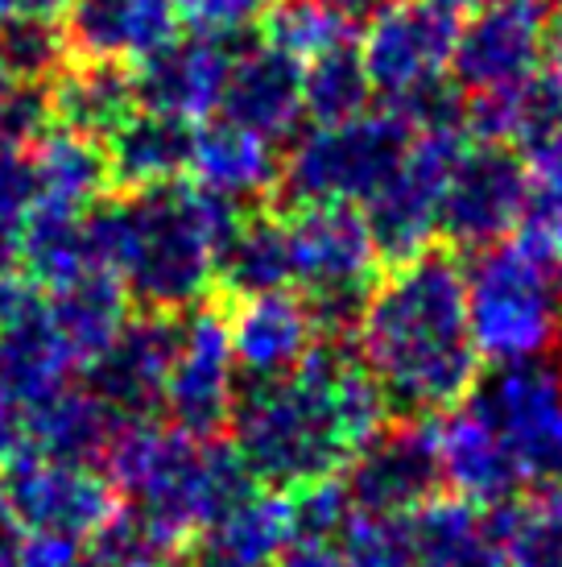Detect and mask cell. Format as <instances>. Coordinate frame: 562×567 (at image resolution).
Listing matches in <instances>:
<instances>
[{
	"label": "cell",
	"mask_w": 562,
	"mask_h": 567,
	"mask_svg": "<svg viewBox=\"0 0 562 567\" xmlns=\"http://www.w3.org/2000/svg\"><path fill=\"white\" fill-rule=\"evenodd\" d=\"M385 398L373 373L347 344L319 340L306 361L269 381H249L236 394L232 447L252 481L298 493L347 468L385 426Z\"/></svg>",
	"instance_id": "cell-1"
},
{
	"label": "cell",
	"mask_w": 562,
	"mask_h": 567,
	"mask_svg": "<svg viewBox=\"0 0 562 567\" xmlns=\"http://www.w3.org/2000/svg\"><path fill=\"white\" fill-rule=\"evenodd\" d=\"M360 361L402 419L447 414L476 390L468 274L455 249H422L376 278L356 328Z\"/></svg>",
	"instance_id": "cell-2"
},
{
	"label": "cell",
	"mask_w": 562,
	"mask_h": 567,
	"mask_svg": "<svg viewBox=\"0 0 562 567\" xmlns=\"http://www.w3.org/2000/svg\"><path fill=\"white\" fill-rule=\"evenodd\" d=\"M116 212V278L140 311L178 316L216 286L219 252L244 212L199 183L133 190Z\"/></svg>",
	"instance_id": "cell-3"
},
{
	"label": "cell",
	"mask_w": 562,
	"mask_h": 567,
	"mask_svg": "<svg viewBox=\"0 0 562 567\" xmlns=\"http://www.w3.org/2000/svg\"><path fill=\"white\" fill-rule=\"evenodd\" d=\"M104 473L112 488L157 514L183 538L199 535L257 488L232 443L195 440L174 423L162 426L154 419H125L116 426Z\"/></svg>",
	"instance_id": "cell-4"
},
{
	"label": "cell",
	"mask_w": 562,
	"mask_h": 567,
	"mask_svg": "<svg viewBox=\"0 0 562 567\" xmlns=\"http://www.w3.org/2000/svg\"><path fill=\"white\" fill-rule=\"evenodd\" d=\"M414 137V125L397 109L314 125L281 162L278 195L294 207H364L406 162Z\"/></svg>",
	"instance_id": "cell-5"
},
{
	"label": "cell",
	"mask_w": 562,
	"mask_h": 567,
	"mask_svg": "<svg viewBox=\"0 0 562 567\" xmlns=\"http://www.w3.org/2000/svg\"><path fill=\"white\" fill-rule=\"evenodd\" d=\"M285 233L294 282L302 286L319 340L347 344V336H356L360 328L364 299L381 266V249L364 212L347 204L298 207V216L285 220Z\"/></svg>",
	"instance_id": "cell-6"
},
{
	"label": "cell",
	"mask_w": 562,
	"mask_h": 567,
	"mask_svg": "<svg viewBox=\"0 0 562 567\" xmlns=\"http://www.w3.org/2000/svg\"><path fill=\"white\" fill-rule=\"evenodd\" d=\"M554 266L521 245H492L476 252L468 274V328L476 352L497 364L542 361L562 340Z\"/></svg>",
	"instance_id": "cell-7"
},
{
	"label": "cell",
	"mask_w": 562,
	"mask_h": 567,
	"mask_svg": "<svg viewBox=\"0 0 562 567\" xmlns=\"http://www.w3.org/2000/svg\"><path fill=\"white\" fill-rule=\"evenodd\" d=\"M468 402L497 426L521 481L562 488V373L550 361L497 364Z\"/></svg>",
	"instance_id": "cell-8"
},
{
	"label": "cell",
	"mask_w": 562,
	"mask_h": 567,
	"mask_svg": "<svg viewBox=\"0 0 562 567\" xmlns=\"http://www.w3.org/2000/svg\"><path fill=\"white\" fill-rule=\"evenodd\" d=\"M468 142L464 128H422L397 174L364 204V220L389 266L430 249V240L438 237L447 178Z\"/></svg>",
	"instance_id": "cell-9"
},
{
	"label": "cell",
	"mask_w": 562,
	"mask_h": 567,
	"mask_svg": "<svg viewBox=\"0 0 562 567\" xmlns=\"http://www.w3.org/2000/svg\"><path fill=\"white\" fill-rule=\"evenodd\" d=\"M443 456H438L435 419H402L381 426L373 440L347 460L344 488L360 514L373 518H409L443 493Z\"/></svg>",
	"instance_id": "cell-10"
},
{
	"label": "cell",
	"mask_w": 562,
	"mask_h": 567,
	"mask_svg": "<svg viewBox=\"0 0 562 567\" xmlns=\"http://www.w3.org/2000/svg\"><path fill=\"white\" fill-rule=\"evenodd\" d=\"M236 352L228 316L219 307H199L178 323L170 378L162 406L170 410V423L195 440H216L232 423L236 410Z\"/></svg>",
	"instance_id": "cell-11"
},
{
	"label": "cell",
	"mask_w": 562,
	"mask_h": 567,
	"mask_svg": "<svg viewBox=\"0 0 562 567\" xmlns=\"http://www.w3.org/2000/svg\"><path fill=\"white\" fill-rule=\"evenodd\" d=\"M530 199V174L513 145H468L443 195L438 233L451 249H492L509 237Z\"/></svg>",
	"instance_id": "cell-12"
},
{
	"label": "cell",
	"mask_w": 562,
	"mask_h": 567,
	"mask_svg": "<svg viewBox=\"0 0 562 567\" xmlns=\"http://www.w3.org/2000/svg\"><path fill=\"white\" fill-rule=\"evenodd\" d=\"M0 505L25 535H63L87 543L116 502L108 476L87 464L25 452L0 473Z\"/></svg>",
	"instance_id": "cell-13"
},
{
	"label": "cell",
	"mask_w": 562,
	"mask_h": 567,
	"mask_svg": "<svg viewBox=\"0 0 562 567\" xmlns=\"http://www.w3.org/2000/svg\"><path fill=\"white\" fill-rule=\"evenodd\" d=\"M455 38H459V17L443 13L430 0H397L376 17L360 42L373 92L397 104L430 83L447 80Z\"/></svg>",
	"instance_id": "cell-14"
},
{
	"label": "cell",
	"mask_w": 562,
	"mask_h": 567,
	"mask_svg": "<svg viewBox=\"0 0 562 567\" xmlns=\"http://www.w3.org/2000/svg\"><path fill=\"white\" fill-rule=\"evenodd\" d=\"M542 0H492L459 25L451 75L464 95L500 92L542 71Z\"/></svg>",
	"instance_id": "cell-15"
},
{
	"label": "cell",
	"mask_w": 562,
	"mask_h": 567,
	"mask_svg": "<svg viewBox=\"0 0 562 567\" xmlns=\"http://www.w3.org/2000/svg\"><path fill=\"white\" fill-rule=\"evenodd\" d=\"M174 348H178V319L140 311L137 319H125L112 344L83 369L87 373L83 385L95 398H104L121 419H149L166 394Z\"/></svg>",
	"instance_id": "cell-16"
},
{
	"label": "cell",
	"mask_w": 562,
	"mask_h": 567,
	"mask_svg": "<svg viewBox=\"0 0 562 567\" xmlns=\"http://www.w3.org/2000/svg\"><path fill=\"white\" fill-rule=\"evenodd\" d=\"M63 42L83 63L137 66L154 50L178 38V0H66Z\"/></svg>",
	"instance_id": "cell-17"
},
{
	"label": "cell",
	"mask_w": 562,
	"mask_h": 567,
	"mask_svg": "<svg viewBox=\"0 0 562 567\" xmlns=\"http://www.w3.org/2000/svg\"><path fill=\"white\" fill-rule=\"evenodd\" d=\"M83 369L63 331L50 316L46 299L33 286L0 316V398L21 410H33L75 381Z\"/></svg>",
	"instance_id": "cell-18"
},
{
	"label": "cell",
	"mask_w": 562,
	"mask_h": 567,
	"mask_svg": "<svg viewBox=\"0 0 562 567\" xmlns=\"http://www.w3.org/2000/svg\"><path fill=\"white\" fill-rule=\"evenodd\" d=\"M228 71H232V50L207 42V38H195V33H178L174 42H166L133 66L137 104L162 112V116L204 125L219 112Z\"/></svg>",
	"instance_id": "cell-19"
},
{
	"label": "cell",
	"mask_w": 562,
	"mask_h": 567,
	"mask_svg": "<svg viewBox=\"0 0 562 567\" xmlns=\"http://www.w3.org/2000/svg\"><path fill=\"white\" fill-rule=\"evenodd\" d=\"M223 121L244 125L269 142H281L306 116L302 104V63L285 50L257 42V47L232 54V71L219 95Z\"/></svg>",
	"instance_id": "cell-20"
},
{
	"label": "cell",
	"mask_w": 562,
	"mask_h": 567,
	"mask_svg": "<svg viewBox=\"0 0 562 567\" xmlns=\"http://www.w3.org/2000/svg\"><path fill=\"white\" fill-rule=\"evenodd\" d=\"M438 431V456H443V481L459 502L468 505H500L517 497L525 485L517 473V460L509 456L497 426L488 423L468 398L451 406L435 423Z\"/></svg>",
	"instance_id": "cell-21"
},
{
	"label": "cell",
	"mask_w": 562,
	"mask_h": 567,
	"mask_svg": "<svg viewBox=\"0 0 562 567\" xmlns=\"http://www.w3.org/2000/svg\"><path fill=\"white\" fill-rule=\"evenodd\" d=\"M228 331H232L236 369L249 381H269L290 373L319 344L311 307H306V299H294L290 290L240 299L236 316H228Z\"/></svg>",
	"instance_id": "cell-22"
},
{
	"label": "cell",
	"mask_w": 562,
	"mask_h": 567,
	"mask_svg": "<svg viewBox=\"0 0 562 567\" xmlns=\"http://www.w3.org/2000/svg\"><path fill=\"white\" fill-rule=\"evenodd\" d=\"M190 174L195 183L228 204H261L266 195L278 190L281 158L273 142L232 121H204L195 125V145H190Z\"/></svg>",
	"instance_id": "cell-23"
},
{
	"label": "cell",
	"mask_w": 562,
	"mask_h": 567,
	"mask_svg": "<svg viewBox=\"0 0 562 567\" xmlns=\"http://www.w3.org/2000/svg\"><path fill=\"white\" fill-rule=\"evenodd\" d=\"M290 538V493L252 488L244 502H236L228 514L199 530V559L211 567H281Z\"/></svg>",
	"instance_id": "cell-24"
},
{
	"label": "cell",
	"mask_w": 562,
	"mask_h": 567,
	"mask_svg": "<svg viewBox=\"0 0 562 567\" xmlns=\"http://www.w3.org/2000/svg\"><path fill=\"white\" fill-rule=\"evenodd\" d=\"M125 423L116 410L95 398L87 385H63L59 394L25 410V431H30V452L33 456L66 460V464H104L108 443L116 426Z\"/></svg>",
	"instance_id": "cell-25"
},
{
	"label": "cell",
	"mask_w": 562,
	"mask_h": 567,
	"mask_svg": "<svg viewBox=\"0 0 562 567\" xmlns=\"http://www.w3.org/2000/svg\"><path fill=\"white\" fill-rule=\"evenodd\" d=\"M190 145H195L190 121L137 109L112 137H104L112 187L133 195V190L174 183L190 166Z\"/></svg>",
	"instance_id": "cell-26"
},
{
	"label": "cell",
	"mask_w": 562,
	"mask_h": 567,
	"mask_svg": "<svg viewBox=\"0 0 562 567\" xmlns=\"http://www.w3.org/2000/svg\"><path fill=\"white\" fill-rule=\"evenodd\" d=\"M46 87H50V109H54V125L83 133L92 142L112 137L140 109L133 66H121V63L66 59V66Z\"/></svg>",
	"instance_id": "cell-27"
},
{
	"label": "cell",
	"mask_w": 562,
	"mask_h": 567,
	"mask_svg": "<svg viewBox=\"0 0 562 567\" xmlns=\"http://www.w3.org/2000/svg\"><path fill=\"white\" fill-rule=\"evenodd\" d=\"M33 166V204L59 207V212H92L108 190V154L104 142H92L83 133L54 125L42 142L30 150Z\"/></svg>",
	"instance_id": "cell-28"
},
{
	"label": "cell",
	"mask_w": 562,
	"mask_h": 567,
	"mask_svg": "<svg viewBox=\"0 0 562 567\" xmlns=\"http://www.w3.org/2000/svg\"><path fill=\"white\" fill-rule=\"evenodd\" d=\"M414 543H409V518H373L352 514L347 526L331 535L294 538L281 567H409Z\"/></svg>",
	"instance_id": "cell-29"
},
{
	"label": "cell",
	"mask_w": 562,
	"mask_h": 567,
	"mask_svg": "<svg viewBox=\"0 0 562 567\" xmlns=\"http://www.w3.org/2000/svg\"><path fill=\"white\" fill-rule=\"evenodd\" d=\"M216 282L223 295L240 299H257V295H273L294 282V266H290V233L285 220L266 216V212H249L236 224L232 240L219 252Z\"/></svg>",
	"instance_id": "cell-30"
},
{
	"label": "cell",
	"mask_w": 562,
	"mask_h": 567,
	"mask_svg": "<svg viewBox=\"0 0 562 567\" xmlns=\"http://www.w3.org/2000/svg\"><path fill=\"white\" fill-rule=\"evenodd\" d=\"M409 567H504L500 547L485 526V514L468 502H430L409 514Z\"/></svg>",
	"instance_id": "cell-31"
},
{
	"label": "cell",
	"mask_w": 562,
	"mask_h": 567,
	"mask_svg": "<svg viewBox=\"0 0 562 567\" xmlns=\"http://www.w3.org/2000/svg\"><path fill=\"white\" fill-rule=\"evenodd\" d=\"M46 307L83 369L112 344V336L128 319L125 286L116 274H83L75 282L50 290Z\"/></svg>",
	"instance_id": "cell-32"
},
{
	"label": "cell",
	"mask_w": 562,
	"mask_h": 567,
	"mask_svg": "<svg viewBox=\"0 0 562 567\" xmlns=\"http://www.w3.org/2000/svg\"><path fill=\"white\" fill-rule=\"evenodd\" d=\"M485 526L504 567H562V493L538 488L530 497L488 505Z\"/></svg>",
	"instance_id": "cell-33"
},
{
	"label": "cell",
	"mask_w": 562,
	"mask_h": 567,
	"mask_svg": "<svg viewBox=\"0 0 562 567\" xmlns=\"http://www.w3.org/2000/svg\"><path fill=\"white\" fill-rule=\"evenodd\" d=\"M187 538L174 526L140 509V505H112V514L92 530L87 555L95 567H166Z\"/></svg>",
	"instance_id": "cell-34"
},
{
	"label": "cell",
	"mask_w": 562,
	"mask_h": 567,
	"mask_svg": "<svg viewBox=\"0 0 562 567\" xmlns=\"http://www.w3.org/2000/svg\"><path fill=\"white\" fill-rule=\"evenodd\" d=\"M368 95H373V83L356 42L323 50L311 63H302V104H306V116H314V125H335L368 112Z\"/></svg>",
	"instance_id": "cell-35"
},
{
	"label": "cell",
	"mask_w": 562,
	"mask_h": 567,
	"mask_svg": "<svg viewBox=\"0 0 562 567\" xmlns=\"http://www.w3.org/2000/svg\"><path fill=\"white\" fill-rule=\"evenodd\" d=\"M261 33L269 47L285 50L298 63H311L314 54L356 42V30L327 13L319 0H269L261 17Z\"/></svg>",
	"instance_id": "cell-36"
},
{
	"label": "cell",
	"mask_w": 562,
	"mask_h": 567,
	"mask_svg": "<svg viewBox=\"0 0 562 567\" xmlns=\"http://www.w3.org/2000/svg\"><path fill=\"white\" fill-rule=\"evenodd\" d=\"M66 59L63 30L54 21H0V71L9 83H50Z\"/></svg>",
	"instance_id": "cell-37"
},
{
	"label": "cell",
	"mask_w": 562,
	"mask_h": 567,
	"mask_svg": "<svg viewBox=\"0 0 562 567\" xmlns=\"http://www.w3.org/2000/svg\"><path fill=\"white\" fill-rule=\"evenodd\" d=\"M54 128L46 83H9L0 92V145L33 150Z\"/></svg>",
	"instance_id": "cell-38"
},
{
	"label": "cell",
	"mask_w": 562,
	"mask_h": 567,
	"mask_svg": "<svg viewBox=\"0 0 562 567\" xmlns=\"http://www.w3.org/2000/svg\"><path fill=\"white\" fill-rule=\"evenodd\" d=\"M269 0H178V13L195 38L232 47L249 30H261Z\"/></svg>",
	"instance_id": "cell-39"
},
{
	"label": "cell",
	"mask_w": 562,
	"mask_h": 567,
	"mask_svg": "<svg viewBox=\"0 0 562 567\" xmlns=\"http://www.w3.org/2000/svg\"><path fill=\"white\" fill-rule=\"evenodd\" d=\"M33 204V166L30 150L0 145V245H13L21 220Z\"/></svg>",
	"instance_id": "cell-40"
},
{
	"label": "cell",
	"mask_w": 562,
	"mask_h": 567,
	"mask_svg": "<svg viewBox=\"0 0 562 567\" xmlns=\"http://www.w3.org/2000/svg\"><path fill=\"white\" fill-rule=\"evenodd\" d=\"M517 245L525 252H533L538 261L559 269L562 266V199L550 195H533L525 199V212L517 220Z\"/></svg>",
	"instance_id": "cell-41"
},
{
	"label": "cell",
	"mask_w": 562,
	"mask_h": 567,
	"mask_svg": "<svg viewBox=\"0 0 562 567\" xmlns=\"http://www.w3.org/2000/svg\"><path fill=\"white\" fill-rule=\"evenodd\" d=\"M13 567H95L83 538L63 535H25L17 547Z\"/></svg>",
	"instance_id": "cell-42"
},
{
	"label": "cell",
	"mask_w": 562,
	"mask_h": 567,
	"mask_svg": "<svg viewBox=\"0 0 562 567\" xmlns=\"http://www.w3.org/2000/svg\"><path fill=\"white\" fill-rule=\"evenodd\" d=\"M525 174H530L533 195H550L562 199V128L547 133L542 142L525 145Z\"/></svg>",
	"instance_id": "cell-43"
},
{
	"label": "cell",
	"mask_w": 562,
	"mask_h": 567,
	"mask_svg": "<svg viewBox=\"0 0 562 567\" xmlns=\"http://www.w3.org/2000/svg\"><path fill=\"white\" fill-rule=\"evenodd\" d=\"M30 452V431H25V410L0 398V473Z\"/></svg>",
	"instance_id": "cell-44"
},
{
	"label": "cell",
	"mask_w": 562,
	"mask_h": 567,
	"mask_svg": "<svg viewBox=\"0 0 562 567\" xmlns=\"http://www.w3.org/2000/svg\"><path fill=\"white\" fill-rule=\"evenodd\" d=\"M327 13H335L344 25H352V30H364V25H373L376 17L385 13V9H393L397 0H319Z\"/></svg>",
	"instance_id": "cell-45"
},
{
	"label": "cell",
	"mask_w": 562,
	"mask_h": 567,
	"mask_svg": "<svg viewBox=\"0 0 562 567\" xmlns=\"http://www.w3.org/2000/svg\"><path fill=\"white\" fill-rule=\"evenodd\" d=\"M66 0H0V21H59Z\"/></svg>",
	"instance_id": "cell-46"
},
{
	"label": "cell",
	"mask_w": 562,
	"mask_h": 567,
	"mask_svg": "<svg viewBox=\"0 0 562 567\" xmlns=\"http://www.w3.org/2000/svg\"><path fill=\"white\" fill-rule=\"evenodd\" d=\"M25 290H30V278L17 266V252L9 249V245H0V316H4Z\"/></svg>",
	"instance_id": "cell-47"
},
{
	"label": "cell",
	"mask_w": 562,
	"mask_h": 567,
	"mask_svg": "<svg viewBox=\"0 0 562 567\" xmlns=\"http://www.w3.org/2000/svg\"><path fill=\"white\" fill-rule=\"evenodd\" d=\"M542 63L562 80V0L542 13Z\"/></svg>",
	"instance_id": "cell-48"
},
{
	"label": "cell",
	"mask_w": 562,
	"mask_h": 567,
	"mask_svg": "<svg viewBox=\"0 0 562 567\" xmlns=\"http://www.w3.org/2000/svg\"><path fill=\"white\" fill-rule=\"evenodd\" d=\"M21 538H25V530L9 518V514H4V505H0V567L17 564V547H21Z\"/></svg>",
	"instance_id": "cell-49"
},
{
	"label": "cell",
	"mask_w": 562,
	"mask_h": 567,
	"mask_svg": "<svg viewBox=\"0 0 562 567\" xmlns=\"http://www.w3.org/2000/svg\"><path fill=\"white\" fill-rule=\"evenodd\" d=\"M430 4H438L443 13H451V17H464V13H480L492 0H430Z\"/></svg>",
	"instance_id": "cell-50"
},
{
	"label": "cell",
	"mask_w": 562,
	"mask_h": 567,
	"mask_svg": "<svg viewBox=\"0 0 562 567\" xmlns=\"http://www.w3.org/2000/svg\"><path fill=\"white\" fill-rule=\"evenodd\" d=\"M166 567H211V564H207V559H178V555H174Z\"/></svg>",
	"instance_id": "cell-51"
},
{
	"label": "cell",
	"mask_w": 562,
	"mask_h": 567,
	"mask_svg": "<svg viewBox=\"0 0 562 567\" xmlns=\"http://www.w3.org/2000/svg\"><path fill=\"white\" fill-rule=\"evenodd\" d=\"M4 87H9V80H4V71H0V92H4Z\"/></svg>",
	"instance_id": "cell-52"
}]
</instances>
